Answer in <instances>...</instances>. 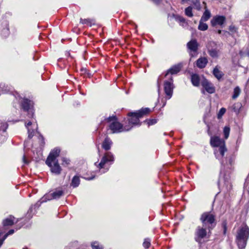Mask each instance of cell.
Returning a JSON list of instances; mask_svg holds the SVG:
<instances>
[{"mask_svg": "<svg viewBox=\"0 0 249 249\" xmlns=\"http://www.w3.org/2000/svg\"><path fill=\"white\" fill-rule=\"evenodd\" d=\"M249 235V230L247 226L242 227L238 231L237 235V241L241 246H245L248 239Z\"/></svg>", "mask_w": 249, "mask_h": 249, "instance_id": "1", "label": "cell"}, {"mask_svg": "<svg viewBox=\"0 0 249 249\" xmlns=\"http://www.w3.org/2000/svg\"><path fill=\"white\" fill-rule=\"evenodd\" d=\"M60 152V150L59 148H55L51 151L45 162L48 167L51 168L53 162L56 161L57 158L59 155Z\"/></svg>", "mask_w": 249, "mask_h": 249, "instance_id": "2", "label": "cell"}, {"mask_svg": "<svg viewBox=\"0 0 249 249\" xmlns=\"http://www.w3.org/2000/svg\"><path fill=\"white\" fill-rule=\"evenodd\" d=\"M225 20V17L222 16H218L212 19L211 21L212 25L213 26H215L217 25H222L224 24Z\"/></svg>", "mask_w": 249, "mask_h": 249, "instance_id": "3", "label": "cell"}, {"mask_svg": "<svg viewBox=\"0 0 249 249\" xmlns=\"http://www.w3.org/2000/svg\"><path fill=\"white\" fill-rule=\"evenodd\" d=\"M61 168L59 164V163L56 160L55 163H54L51 167V171L55 174H58L61 172Z\"/></svg>", "mask_w": 249, "mask_h": 249, "instance_id": "4", "label": "cell"}, {"mask_svg": "<svg viewBox=\"0 0 249 249\" xmlns=\"http://www.w3.org/2000/svg\"><path fill=\"white\" fill-rule=\"evenodd\" d=\"M203 85L205 88L206 91L209 93H215V89L214 87L211 83H210L207 80H204L203 82Z\"/></svg>", "mask_w": 249, "mask_h": 249, "instance_id": "5", "label": "cell"}, {"mask_svg": "<svg viewBox=\"0 0 249 249\" xmlns=\"http://www.w3.org/2000/svg\"><path fill=\"white\" fill-rule=\"evenodd\" d=\"M164 89L165 93L168 95H171L172 93V87L170 82L165 81L164 84Z\"/></svg>", "mask_w": 249, "mask_h": 249, "instance_id": "6", "label": "cell"}, {"mask_svg": "<svg viewBox=\"0 0 249 249\" xmlns=\"http://www.w3.org/2000/svg\"><path fill=\"white\" fill-rule=\"evenodd\" d=\"M208 60L205 57H201L198 59L197 63V66L200 69H203L205 68L207 64Z\"/></svg>", "mask_w": 249, "mask_h": 249, "instance_id": "7", "label": "cell"}, {"mask_svg": "<svg viewBox=\"0 0 249 249\" xmlns=\"http://www.w3.org/2000/svg\"><path fill=\"white\" fill-rule=\"evenodd\" d=\"M187 47L190 50L196 51L198 48V44L196 40H192L187 44Z\"/></svg>", "mask_w": 249, "mask_h": 249, "instance_id": "8", "label": "cell"}, {"mask_svg": "<svg viewBox=\"0 0 249 249\" xmlns=\"http://www.w3.org/2000/svg\"><path fill=\"white\" fill-rule=\"evenodd\" d=\"M211 144L213 147H218L221 144V140L219 137L215 136L212 137L211 139Z\"/></svg>", "mask_w": 249, "mask_h": 249, "instance_id": "9", "label": "cell"}, {"mask_svg": "<svg viewBox=\"0 0 249 249\" xmlns=\"http://www.w3.org/2000/svg\"><path fill=\"white\" fill-rule=\"evenodd\" d=\"M110 128L113 131H119L123 128V126L120 123L118 122H114L110 124Z\"/></svg>", "mask_w": 249, "mask_h": 249, "instance_id": "10", "label": "cell"}, {"mask_svg": "<svg viewBox=\"0 0 249 249\" xmlns=\"http://www.w3.org/2000/svg\"><path fill=\"white\" fill-rule=\"evenodd\" d=\"M80 183V180L79 177L77 176H75L72 179L71 185L73 187L76 188L79 185Z\"/></svg>", "mask_w": 249, "mask_h": 249, "instance_id": "11", "label": "cell"}, {"mask_svg": "<svg viewBox=\"0 0 249 249\" xmlns=\"http://www.w3.org/2000/svg\"><path fill=\"white\" fill-rule=\"evenodd\" d=\"M192 83L195 86H198L199 84V75L196 74L193 75L191 78Z\"/></svg>", "mask_w": 249, "mask_h": 249, "instance_id": "12", "label": "cell"}, {"mask_svg": "<svg viewBox=\"0 0 249 249\" xmlns=\"http://www.w3.org/2000/svg\"><path fill=\"white\" fill-rule=\"evenodd\" d=\"M211 17V13L208 10H206L201 19V22H204L208 20Z\"/></svg>", "mask_w": 249, "mask_h": 249, "instance_id": "13", "label": "cell"}, {"mask_svg": "<svg viewBox=\"0 0 249 249\" xmlns=\"http://www.w3.org/2000/svg\"><path fill=\"white\" fill-rule=\"evenodd\" d=\"M30 104L28 99H24L22 102L23 109L25 111H28L30 109Z\"/></svg>", "mask_w": 249, "mask_h": 249, "instance_id": "14", "label": "cell"}, {"mask_svg": "<svg viewBox=\"0 0 249 249\" xmlns=\"http://www.w3.org/2000/svg\"><path fill=\"white\" fill-rule=\"evenodd\" d=\"M147 112L148 111H147V110H145L144 111H142V112H135V113H131L129 114L128 115L130 116L140 117L142 116L143 114L147 113Z\"/></svg>", "mask_w": 249, "mask_h": 249, "instance_id": "15", "label": "cell"}, {"mask_svg": "<svg viewBox=\"0 0 249 249\" xmlns=\"http://www.w3.org/2000/svg\"><path fill=\"white\" fill-rule=\"evenodd\" d=\"M213 73L214 75L216 76V77L218 79H220L223 75V74L222 73V72L220 71L218 68H215L214 70Z\"/></svg>", "mask_w": 249, "mask_h": 249, "instance_id": "16", "label": "cell"}, {"mask_svg": "<svg viewBox=\"0 0 249 249\" xmlns=\"http://www.w3.org/2000/svg\"><path fill=\"white\" fill-rule=\"evenodd\" d=\"M102 147L105 150H109L111 148V142L109 139L106 138L103 143Z\"/></svg>", "mask_w": 249, "mask_h": 249, "instance_id": "17", "label": "cell"}, {"mask_svg": "<svg viewBox=\"0 0 249 249\" xmlns=\"http://www.w3.org/2000/svg\"><path fill=\"white\" fill-rule=\"evenodd\" d=\"M14 224V222L12 219L10 218L5 219L3 222V225L4 226H12Z\"/></svg>", "mask_w": 249, "mask_h": 249, "instance_id": "18", "label": "cell"}, {"mask_svg": "<svg viewBox=\"0 0 249 249\" xmlns=\"http://www.w3.org/2000/svg\"><path fill=\"white\" fill-rule=\"evenodd\" d=\"M192 6H188L185 10V15L190 17H191L193 16V12H192Z\"/></svg>", "mask_w": 249, "mask_h": 249, "instance_id": "19", "label": "cell"}, {"mask_svg": "<svg viewBox=\"0 0 249 249\" xmlns=\"http://www.w3.org/2000/svg\"><path fill=\"white\" fill-rule=\"evenodd\" d=\"M91 246L93 249H102L103 247L97 241H94L91 244Z\"/></svg>", "mask_w": 249, "mask_h": 249, "instance_id": "20", "label": "cell"}, {"mask_svg": "<svg viewBox=\"0 0 249 249\" xmlns=\"http://www.w3.org/2000/svg\"><path fill=\"white\" fill-rule=\"evenodd\" d=\"M198 29L201 31H206L208 29V25L206 24L203 23V22H200L198 27Z\"/></svg>", "mask_w": 249, "mask_h": 249, "instance_id": "21", "label": "cell"}, {"mask_svg": "<svg viewBox=\"0 0 249 249\" xmlns=\"http://www.w3.org/2000/svg\"><path fill=\"white\" fill-rule=\"evenodd\" d=\"M63 191H62V190L58 191H56V192H54V193L52 194V197L54 199H56V198H59L60 196H61L62 195H63Z\"/></svg>", "mask_w": 249, "mask_h": 249, "instance_id": "22", "label": "cell"}, {"mask_svg": "<svg viewBox=\"0 0 249 249\" xmlns=\"http://www.w3.org/2000/svg\"><path fill=\"white\" fill-rule=\"evenodd\" d=\"M198 236L199 237L202 238L206 236V232L204 229L201 228V229L198 230Z\"/></svg>", "mask_w": 249, "mask_h": 249, "instance_id": "23", "label": "cell"}, {"mask_svg": "<svg viewBox=\"0 0 249 249\" xmlns=\"http://www.w3.org/2000/svg\"><path fill=\"white\" fill-rule=\"evenodd\" d=\"M181 66H179V65H177V66H175L173 68L171 69V70L170 71V72L172 74H175L178 73L181 70Z\"/></svg>", "mask_w": 249, "mask_h": 249, "instance_id": "24", "label": "cell"}, {"mask_svg": "<svg viewBox=\"0 0 249 249\" xmlns=\"http://www.w3.org/2000/svg\"><path fill=\"white\" fill-rule=\"evenodd\" d=\"M192 3H193V6L195 7V9H197V10H200V5L199 3V0H193Z\"/></svg>", "mask_w": 249, "mask_h": 249, "instance_id": "25", "label": "cell"}, {"mask_svg": "<svg viewBox=\"0 0 249 249\" xmlns=\"http://www.w3.org/2000/svg\"><path fill=\"white\" fill-rule=\"evenodd\" d=\"M14 231L13 230H11L9 231L8 232H7V233H6V234L5 235V236H4V237H3V238L2 239H1V244H0L1 246H2V245L3 244V243L4 242V240L6 239V237H8V236H9V235H10L12 234L13 233H14Z\"/></svg>", "mask_w": 249, "mask_h": 249, "instance_id": "26", "label": "cell"}, {"mask_svg": "<svg viewBox=\"0 0 249 249\" xmlns=\"http://www.w3.org/2000/svg\"><path fill=\"white\" fill-rule=\"evenodd\" d=\"M206 219L207 220L208 222H209L210 224H212L215 221V217L212 215H208V216H207L205 217V220H206Z\"/></svg>", "mask_w": 249, "mask_h": 249, "instance_id": "27", "label": "cell"}, {"mask_svg": "<svg viewBox=\"0 0 249 249\" xmlns=\"http://www.w3.org/2000/svg\"><path fill=\"white\" fill-rule=\"evenodd\" d=\"M240 88L238 87H237L235 89V90H234V93L233 98H234V99L235 98H236L237 97H238V96L239 95V94H240Z\"/></svg>", "mask_w": 249, "mask_h": 249, "instance_id": "28", "label": "cell"}, {"mask_svg": "<svg viewBox=\"0 0 249 249\" xmlns=\"http://www.w3.org/2000/svg\"><path fill=\"white\" fill-rule=\"evenodd\" d=\"M230 129L229 127H225L224 129V133L225 137L226 139H227L229 137V134H230Z\"/></svg>", "mask_w": 249, "mask_h": 249, "instance_id": "29", "label": "cell"}, {"mask_svg": "<svg viewBox=\"0 0 249 249\" xmlns=\"http://www.w3.org/2000/svg\"><path fill=\"white\" fill-rule=\"evenodd\" d=\"M225 151H226V147H225V143H224V142H223V143L222 144V145L220 147V154L222 156L224 155Z\"/></svg>", "mask_w": 249, "mask_h": 249, "instance_id": "30", "label": "cell"}, {"mask_svg": "<svg viewBox=\"0 0 249 249\" xmlns=\"http://www.w3.org/2000/svg\"><path fill=\"white\" fill-rule=\"evenodd\" d=\"M225 112H226V109L225 108H222L220 110L218 114V119H220L222 117V116L223 115V114L225 113Z\"/></svg>", "mask_w": 249, "mask_h": 249, "instance_id": "31", "label": "cell"}, {"mask_svg": "<svg viewBox=\"0 0 249 249\" xmlns=\"http://www.w3.org/2000/svg\"><path fill=\"white\" fill-rule=\"evenodd\" d=\"M210 54L211 55V56H213V57H216V56H218V53L217 51H216L215 50H213V51H211L210 52Z\"/></svg>", "mask_w": 249, "mask_h": 249, "instance_id": "32", "label": "cell"}, {"mask_svg": "<svg viewBox=\"0 0 249 249\" xmlns=\"http://www.w3.org/2000/svg\"><path fill=\"white\" fill-rule=\"evenodd\" d=\"M176 18L177 19H179V20H180L181 21V23H184V22H185V19H183V18H182V17H179V16H177V17H176Z\"/></svg>", "mask_w": 249, "mask_h": 249, "instance_id": "33", "label": "cell"}, {"mask_svg": "<svg viewBox=\"0 0 249 249\" xmlns=\"http://www.w3.org/2000/svg\"><path fill=\"white\" fill-rule=\"evenodd\" d=\"M189 0H181V2L182 3H186L188 1H189Z\"/></svg>", "mask_w": 249, "mask_h": 249, "instance_id": "34", "label": "cell"}]
</instances>
